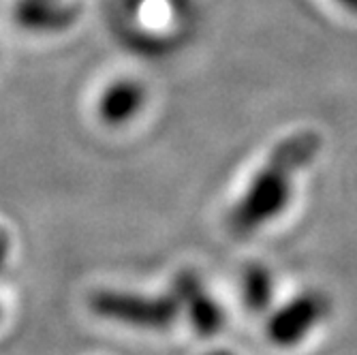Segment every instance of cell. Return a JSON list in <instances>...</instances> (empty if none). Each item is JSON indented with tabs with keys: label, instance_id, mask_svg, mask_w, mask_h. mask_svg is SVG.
<instances>
[{
	"label": "cell",
	"instance_id": "obj_8",
	"mask_svg": "<svg viewBox=\"0 0 357 355\" xmlns=\"http://www.w3.org/2000/svg\"><path fill=\"white\" fill-rule=\"evenodd\" d=\"M336 3H340L347 11L357 13V0H336Z\"/></svg>",
	"mask_w": 357,
	"mask_h": 355
},
{
	"label": "cell",
	"instance_id": "obj_1",
	"mask_svg": "<svg viewBox=\"0 0 357 355\" xmlns=\"http://www.w3.org/2000/svg\"><path fill=\"white\" fill-rule=\"evenodd\" d=\"M319 146V135L304 131L287 137L272 150L231 214V227L238 234H250L264 227L287 208L294 176L314 158Z\"/></svg>",
	"mask_w": 357,
	"mask_h": 355
},
{
	"label": "cell",
	"instance_id": "obj_9",
	"mask_svg": "<svg viewBox=\"0 0 357 355\" xmlns=\"http://www.w3.org/2000/svg\"><path fill=\"white\" fill-rule=\"evenodd\" d=\"M22 3H43V0H22Z\"/></svg>",
	"mask_w": 357,
	"mask_h": 355
},
{
	"label": "cell",
	"instance_id": "obj_7",
	"mask_svg": "<svg viewBox=\"0 0 357 355\" xmlns=\"http://www.w3.org/2000/svg\"><path fill=\"white\" fill-rule=\"evenodd\" d=\"M7 252H9V238L5 236V232H0V268L5 266Z\"/></svg>",
	"mask_w": 357,
	"mask_h": 355
},
{
	"label": "cell",
	"instance_id": "obj_2",
	"mask_svg": "<svg viewBox=\"0 0 357 355\" xmlns=\"http://www.w3.org/2000/svg\"><path fill=\"white\" fill-rule=\"evenodd\" d=\"M178 300L174 298H146L135 294L101 292L92 296V310L105 319L122 321L126 326L146 330H165L178 315Z\"/></svg>",
	"mask_w": 357,
	"mask_h": 355
},
{
	"label": "cell",
	"instance_id": "obj_3",
	"mask_svg": "<svg viewBox=\"0 0 357 355\" xmlns=\"http://www.w3.org/2000/svg\"><path fill=\"white\" fill-rule=\"evenodd\" d=\"M328 312L326 300L319 294H304L282 306L268 324V334L274 345H298Z\"/></svg>",
	"mask_w": 357,
	"mask_h": 355
},
{
	"label": "cell",
	"instance_id": "obj_4",
	"mask_svg": "<svg viewBox=\"0 0 357 355\" xmlns=\"http://www.w3.org/2000/svg\"><path fill=\"white\" fill-rule=\"evenodd\" d=\"M144 103H146V88L135 80H120L101 94L99 116L105 124L118 126L137 116Z\"/></svg>",
	"mask_w": 357,
	"mask_h": 355
},
{
	"label": "cell",
	"instance_id": "obj_6",
	"mask_svg": "<svg viewBox=\"0 0 357 355\" xmlns=\"http://www.w3.org/2000/svg\"><path fill=\"white\" fill-rule=\"evenodd\" d=\"M244 302L250 310L259 312L270 304L272 298V276L264 266H250L244 272Z\"/></svg>",
	"mask_w": 357,
	"mask_h": 355
},
{
	"label": "cell",
	"instance_id": "obj_5",
	"mask_svg": "<svg viewBox=\"0 0 357 355\" xmlns=\"http://www.w3.org/2000/svg\"><path fill=\"white\" fill-rule=\"evenodd\" d=\"M180 292L182 296L188 298L190 302V317H192V324L197 328L202 334H212L220 328V321H222V315L218 310V306L208 298L204 296L202 287L195 282V278H184L180 280Z\"/></svg>",
	"mask_w": 357,
	"mask_h": 355
}]
</instances>
